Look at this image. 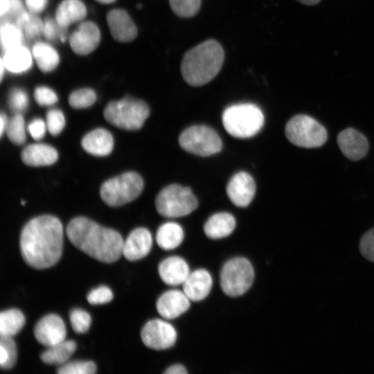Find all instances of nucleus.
<instances>
[{"mask_svg":"<svg viewBox=\"0 0 374 374\" xmlns=\"http://www.w3.org/2000/svg\"><path fill=\"white\" fill-rule=\"evenodd\" d=\"M95 1L103 4H109L114 2L116 0H95Z\"/></svg>","mask_w":374,"mask_h":374,"instance_id":"51","label":"nucleus"},{"mask_svg":"<svg viewBox=\"0 0 374 374\" xmlns=\"http://www.w3.org/2000/svg\"><path fill=\"white\" fill-rule=\"evenodd\" d=\"M158 271L162 281L172 286L182 285L190 273L187 262L177 256L163 260L159 265Z\"/></svg>","mask_w":374,"mask_h":374,"instance_id":"19","label":"nucleus"},{"mask_svg":"<svg viewBox=\"0 0 374 374\" xmlns=\"http://www.w3.org/2000/svg\"><path fill=\"white\" fill-rule=\"evenodd\" d=\"M166 374H186V368L181 364H175L168 367L164 372Z\"/></svg>","mask_w":374,"mask_h":374,"instance_id":"46","label":"nucleus"},{"mask_svg":"<svg viewBox=\"0 0 374 374\" xmlns=\"http://www.w3.org/2000/svg\"><path fill=\"white\" fill-rule=\"evenodd\" d=\"M107 121L119 128L140 129L150 114L148 105L143 100L125 97L109 103L104 109Z\"/></svg>","mask_w":374,"mask_h":374,"instance_id":"5","label":"nucleus"},{"mask_svg":"<svg viewBox=\"0 0 374 374\" xmlns=\"http://www.w3.org/2000/svg\"><path fill=\"white\" fill-rule=\"evenodd\" d=\"M179 143L185 151L207 157L219 152L222 143L218 134L206 125H193L181 132Z\"/></svg>","mask_w":374,"mask_h":374,"instance_id":"10","label":"nucleus"},{"mask_svg":"<svg viewBox=\"0 0 374 374\" xmlns=\"http://www.w3.org/2000/svg\"><path fill=\"white\" fill-rule=\"evenodd\" d=\"M235 224L234 217L229 213H217L205 222L204 231L211 239H221L229 236L233 231Z\"/></svg>","mask_w":374,"mask_h":374,"instance_id":"23","label":"nucleus"},{"mask_svg":"<svg viewBox=\"0 0 374 374\" xmlns=\"http://www.w3.org/2000/svg\"><path fill=\"white\" fill-rule=\"evenodd\" d=\"M264 115L262 110L253 103L232 105L222 114V123L232 136L246 139L256 135L262 127Z\"/></svg>","mask_w":374,"mask_h":374,"instance_id":"4","label":"nucleus"},{"mask_svg":"<svg viewBox=\"0 0 374 374\" xmlns=\"http://www.w3.org/2000/svg\"><path fill=\"white\" fill-rule=\"evenodd\" d=\"M34 335L37 341L44 346L57 344L66 339L64 322L57 314H47L36 323Z\"/></svg>","mask_w":374,"mask_h":374,"instance_id":"12","label":"nucleus"},{"mask_svg":"<svg viewBox=\"0 0 374 374\" xmlns=\"http://www.w3.org/2000/svg\"><path fill=\"white\" fill-rule=\"evenodd\" d=\"M190 301L183 290H168L157 299V310L163 319H174L189 309Z\"/></svg>","mask_w":374,"mask_h":374,"instance_id":"16","label":"nucleus"},{"mask_svg":"<svg viewBox=\"0 0 374 374\" xmlns=\"http://www.w3.org/2000/svg\"><path fill=\"white\" fill-rule=\"evenodd\" d=\"M96 100L95 91L89 88H82L72 92L69 97L71 107L75 109L87 108Z\"/></svg>","mask_w":374,"mask_h":374,"instance_id":"34","label":"nucleus"},{"mask_svg":"<svg viewBox=\"0 0 374 374\" xmlns=\"http://www.w3.org/2000/svg\"><path fill=\"white\" fill-rule=\"evenodd\" d=\"M113 296V293L110 288L103 285L92 290L88 294L87 299L91 305H98L110 302Z\"/></svg>","mask_w":374,"mask_h":374,"instance_id":"40","label":"nucleus"},{"mask_svg":"<svg viewBox=\"0 0 374 374\" xmlns=\"http://www.w3.org/2000/svg\"><path fill=\"white\" fill-rule=\"evenodd\" d=\"M141 337L148 348L165 350L175 344L177 333L174 326L169 322L154 319L144 325L141 332Z\"/></svg>","mask_w":374,"mask_h":374,"instance_id":"11","label":"nucleus"},{"mask_svg":"<svg viewBox=\"0 0 374 374\" xmlns=\"http://www.w3.org/2000/svg\"><path fill=\"white\" fill-rule=\"evenodd\" d=\"M256 193V184L249 173L242 171L235 174L226 186V194L231 202L239 207H246Z\"/></svg>","mask_w":374,"mask_h":374,"instance_id":"14","label":"nucleus"},{"mask_svg":"<svg viewBox=\"0 0 374 374\" xmlns=\"http://www.w3.org/2000/svg\"><path fill=\"white\" fill-rule=\"evenodd\" d=\"M97 367L92 361L77 360L66 362L58 368L59 374H93Z\"/></svg>","mask_w":374,"mask_h":374,"instance_id":"35","label":"nucleus"},{"mask_svg":"<svg viewBox=\"0 0 374 374\" xmlns=\"http://www.w3.org/2000/svg\"><path fill=\"white\" fill-rule=\"evenodd\" d=\"M17 346L12 337L0 336V366L11 368L17 360Z\"/></svg>","mask_w":374,"mask_h":374,"instance_id":"32","label":"nucleus"},{"mask_svg":"<svg viewBox=\"0 0 374 374\" xmlns=\"http://www.w3.org/2000/svg\"><path fill=\"white\" fill-rule=\"evenodd\" d=\"M0 65H1L0 77H1V81H2L3 77L4 71H5V69H6V67H5V65H4V64H3V62L2 61L1 59Z\"/></svg>","mask_w":374,"mask_h":374,"instance_id":"50","label":"nucleus"},{"mask_svg":"<svg viewBox=\"0 0 374 374\" xmlns=\"http://www.w3.org/2000/svg\"><path fill=\"white\" fill-rule=\"evenodd\" d=\"M158 213L169 218L187 215L197 208V200L192 190L179 184H170L163 188L155 201Z\"/></svg>","mask_w":374,"mask_h":374,"instance_id":"6","label":"nucleus"},{"mask_svg":"<svg viewBox=\"0 0 374 374\" xmlns=\"http://www.w3.org/2000/svg\"><path fill=\"white\" fill-rule=\"evenodd\" d=\"M76 350V344L73 340H64L48 347L40 356L42 361L50 365H62L69 359Z\"/></svg>","mask_w":374,"mask_h":374,"instance_id":"27","label":"nucleus"},{"mask_svg":"<svg viewBox=\"0 0 374 374\" xmlns=\"http://www.w3.org/2000/svg\"><path fill=\"white\" fill-rule=\"evenodd\" d=\"M0 15L1 17L6 14L10 8V0H0Z\"/></svg>","mask_w":374,"mask_h":374,"instance_id":"48","label":"nucleus"},{"mask_svg":"<svg viewBox=\"0 0 374 374\" xmlns=\"http://www.w3.org/2000/svg\"><path fill=\"white\" fill-rule=\"evenodd\" d=\"M100 31L93 21L81 22L69 37V45L72 51L80 55L93 52L100 42Z\"/></svg>","mask_w":374,"mask_h":374,"instance_id":"13","label":"nucleus"},{"mask_svg":"<svg viewBox=\"0 0 374 374\" xmlns=\"http://www.w3.org/2000/svg\"><path fill=\"white\" fill-rule=\"evenodd\" d=\"M87 15V8L81 0H64L55 12V21L66 29L71 24L82 21Z\"/></svg>","mask_w":374,"mask_h":374,"instance_id":"24","label":"nucleus"},{"mask_svg":"<svg viewBox=\"0 0 374 374\" xmlns=\"http://www.w3.org/2000/svg\"><path fill=\"white\" fill-rule=\"evenodd\" d=\"M48 0H25V4L29 12L39 13L43 11L47 4Z\"/></svg>","mask_w":374,"mask_h":374,"instance_id":"45","label":"nucleus"},{"mask_svg":"<svg viewBox=\"0 0 374 374\" xmlns=\"http://www.w3.org/2000/svg\"><path fill=\"white\" fill-rule=\"evenodd\" d=\"M253 279V267L250 261L244 257L233 258L226 262L220 276L223 292L231 297L244 294L251 287Z\"/></svg>","mask_w":374,"mask_h":374,"instance_id":"8","label":"nucleus"},{"mask_svg":"<svg viewBox=\"0 0 374 374\" xmlns=\"http://www.w3.org/2000/svg\"><path fill=\"white\" fill-rule=\"evenodd\" d=\"M28 104V97L26 92L22 89L12 88L8 96V105L10 108L16 113L24 111Z\"/></svg>","mask_w":374,"mask_h":374,"instance_id":"38","label":"nucleus"},{"mask_svg":"<svg viewBox=\"0 0 374 374\" xmlns=\"http://www.w3.org/2000/svg\"><path fill=\"white\" fill-rule=\"evenodd\" d=\"M152 242V236L148 229L136 228L123 241V255L129 261L140 260L150 253Z\"/></svg>","mask_w":374,"mask_h":374,"instance_id":"15","label":"nucleus"},{"mask_svg":"<svg viewBox=\"0 0 374 374\" xmlns=\"http://www.w3.org/2000/svg\"><path fill=\"white\" fill-rule=\"evenodd\" d=\"M183 291L191 301H200L210 293L213 278L204 269H198L190 272L182 284Z\"/></svg>","mask_w":374,"mask_h":374,"instance_id":"20","label":"nucleus"},{"mask_svg":"<svg viewBox=\"0 0 374 374\" xmlns=\"http://www.w3.org/2000/svg\"><path fill=\"white\" fill-rule=\"evenodd\" d=\"M70 322L73 330L77 333H85L89 329L91 317L84 310L73 309L69 314Z\"/></svg>","mask_w":374,"mask_h":374,"instance_id":"37","label":"nucleus"},{"mask_svg":"<svg viewBox=\"0 0 374 374\" xmlns=\"http://www.w3.org/2000/svg\"><path fill=\"white\" fill-rule=\"evenodd\" d=\"M169 3L177 16L191 17L198 12L201 0H169Z\"/></svg>","mask_w":374,"mask_h":374,"instance_id":"36","label":"nucleus"},{"mask_svg":"<svg viewBox=\"0 0 374 374\" xmlns=\"http://www.w3.org/2000/svg\"><path fill=\"white\" fill-rule=\"evenodd\" d=\"M25 324V317L18 309H10L0 314V335L13 337Z\"/></svg>","mask_w":374,"mask_h":374,"instance_id":"29","label":"nucleus"},{"mask_svg":"<svg viewBox=\"0 0 374 374\" xmlns=\"http://www.w3.org/2000/svg\"><path fill=\"white\" fill-rule=\"evenodd\" d=\"M337 143L343 154L350 160L362 159L368 150L366 137L353 128H347L337 136Z\"/></svg>","mask_w":374,"mask_h":374,"instance_id":"18","label":"nucleus"},{"mask_svg":"<svg viewBox=\"0 0 374 374\" xmlns=\"http://www.w3.org/2000/svg\"><path fill=\"white\" fill-rule=\"evenodd\" d=\"M107 23L113 38L118 42H130L137 36V28L124 10H110L107 15Z\"/></svg>","mask_w":374,"mask_h":374,"instance_id":"17","label":"nucleus"},{"mask_svg":"<svg viewBox=\"0 0 374 374\" xmlns=\"http://www.w3.org/2000/svg\"><path fill=\"white\" fill-rule=\"evenodd\" d=\"M184 238V230L180 224L168 222L161 225L156 233L159 247L164 250H171L179 247Z\"/></svg>","mask_w":374,"mask_h":374,"instance_id":"26","label":"nucleus"},{"mask_svg":"<svg viewBox=\"0 0 374 374\" xmlns=\"http://www.w3.org/2000/svg\"><path fill=\"white\" fill-rule=\"evenodd\" d=\"M143 189L139 174L127 172L104 182L100 193L102 199L110 206H119L137 198Z\"/></svg>","mask_w":374,"mask_h":374,"instance_id":"7","label":"nucleus"},{"mask_svg":"<svg viewBox=\"0 0 374 374\" xmlns=\"http://www.w3.org/2000/svg\"><path fill=\"white\" fill-rule=\"evenodd\" d=\"M46 127L48 131L53 136L60 134L65 125L63 113L56 109H51L46 114Z\"/></svg>","mask_w":374,"mask_h":374,"instance_id":"39","label":"nucleus"},{"mask_svg":"<svg viewBox=\"0 0 374 374\" xmlns=\"http://www.w3.org/2000/svg\"><path fill=\"white\" fill-rule=\"evenodd\" d=\"M66 235L76 248L98 261L112 263L123 255L124 240L121 234L89 218L77 217L71 220L66 227Z\"/></svg>","mask_w":374,"mask_h":374,"instance_id":"2","label":"nucleus"},{"mask_svg":"<svg viewBox=\"0 0 374 374\" xmlns=\"http://www.w3.org/2000/svg\"><path fill=\"white\" fill-rule=\"evenodd\" d=\"M34 97L37 103L41 106L52 105L57 101L55 92L45 86L37 87L34 91Z\"/></svg>","mask_w":374,"mask_h":374,"instance_id":"42","label":"nucleus"},{"mask_svg":"<svg viewBox=\"0 0 374 374\" xmlns=\"http://www.w3.org/2000/svg\"><path fill=\"white\" fill-rule=\"evenodd\" d=\"M224 58V50L217 41H204L184 55L181 63L182 77L191 86H202L217 75Z\"/></svg>","mask_w":374,"mask_h":374,"instance_id":"3","label":"nucleus"},{"mask_svg":"<svg viewBox=\"0 0 374 374\" xmlns=\"http://www.w3.org/2000/svg\"><path fill=\"white\" fill-rule=\"evenodd\" d=\"M15 24L27 39H35L42 34L44 22L35 13L24 10L18 16Z\"/></svg>","mask_w":374,"mask_h":374,"instance_id":"30","label":"nucleus"},{"mask_svg":"<svg viewBox=\"0 0 374 374\" xmlns=\"http://www.w3.org/2000/svg\"><path fill=\"white\" fill-rule=\"evenodd\" d=\"M24 35L17 24L1 21L0 30L1 48L3 52L22 44Z\"/></svg>","mask_w":374,"mask_h":374,"instance_id":"31","label":"nucleus"},{"mask_svg":"<svg viewBox=\"0 0 374 374\" xmlns=\"http://www.w3.org/2000/svg\"><path fill=\"white\" fill-rule=\"evenodd\" d=\"M32 58V52L22 44L3 52V56L1 57L6 69L13 73H21L29 70L33 63Z\"/></svg>","mask_w":374,"mask_h":374,"instance_id":"25","label":"nucleus"},{"mask_svg":"<svg viewBox=\"0 0 374 374\" xmlns=\"http://www.w3.org/2000/svg\"><path fill=\"white\" fill-rule=\"evenodd\" d=\"M66 30L61 27L56 21L46 19L44 21L42 34L48 40H54L60 38L63 42L66 39L64 31Z\"/></svg>","mask_w":374,"mask_h":374,"instance_id":"41","label":"nucleus"},{"mask_svg":"<svg viewBox=\"0 0 374 374\" xmlns=\"http://www.w3.org/2000/svg\"><path fill=\"white\" fill-rule=\"evenodd\" d=\"M296 1L300 2L302 4H305L307 6H314L319 3L321 1V0H296Z\"/></svg>","mask_w":374,"mask_h":374,"instance_id":"49","label":"nucleus"},{"mask_svg":"<svg viewBox=\"0 0 374 374\" xmlns=\"http://www.w3.org/2000/svg\"><path fill=\"white\" fill-rule=\"evenodd\" d=\"M32 55L39 69L44 73L54 70L60 62L57 51L47 43H35L32 48Z\"/></svg>","mask_w":374,"mask_h":374,"instance_id":"28","label":"nucleus"},{"mask_svg":"<svg viewBox=\"0 0 374 374\" xmlns=\"http://www.w3.org/2000/svg\"><path fill=\"white\" fill-rule=\"evenodd\" d=\"M359 250L365 258L374 262V228L362 236L359 242Z\"/></svg>","mask_w":374,"mask_h":374,"instance_id":"43","label":"nucleus"},{"mask_svg":"<svg viewBox=\"0 0 374 374\" xmlns=\"http://www.w3.org/2000/svg\"><path fill=\"white\" fill-rule=\"evenodd\" d=\"M8 119L7 116L4 113L1 114L0 116V134L3 136V132L6 131Z\"/></svg>","mask_w":374,"mask_h":374,"instance_id":"47","label":"nucleus"},{"mask_svg":"<svg viewBox=\"0 0 374 374\" xmlns=\"http://www.w3.org/2000/svg\"><path fill=\"white\" fill-rule=\"evenodd\" d=\"M63 226L59 219L43 215L31 219L23 227L19 240L21 254L29 266L46 269L55 265L63 249Z\"/></svg>","mask_w":374,"mask_h":374,"instance_id":"1","label":"nucleus"},{"mask_svg":"<svg viewBox=\"0 0 374 374\" xmlns=\"http://www.w3.org/2000/svg\"><path fill=\"white\" fill-rule=\"evenodd\" d=\"M21 160L29 166H49L58 158L57 150L44 143H34L26 146L21 152Z\"/></svg>","mask_w":374,"mask_h":374,"instance_id":"22","label":"nucleus"},{"mask_svg":"<svg viewBox=\"0 0 374 374\" xmlns=\"http://www.w3.org/2000/svg\"><path fill=\"white\" fill-rule=\"evenodd\" d=\"M46 128V124L41 118L33 120L28 126L30 134L35 140H40L44 137Z\"/></svg>","mask_w":374,"mask_h":374,"instance_id":"44","label":"nucleus"},{"mask_svg":"<svg viewBox=\"0 0 374 374\" xmlns=\"http://www.w3.org/2000/svg\"><path fill=\"white\" fill-rule=\"evenodd\" d=\"M5 132L10 141L15 144L21 145L25 142V122L20 113H16L8 120Z\"/></svg>","mask_w":374,"mask_h":374,"instance_id":"33","label":"nucleus"},{"mask_svg":"<svg viewBox=\"0 0 374 374\" xmlns=\"http://www.w3.org/2000/svg\"><path fill=\"white\" fill-rule=\"evenodd\" d=\"M81 145L87 152L92 155L106 156L113 149L114 139L107 130L98 128L87 133L82 138Z\"/></svg>","mask_w":374,"mask_h":374,"instance_id":"21","label":"nucleus"},{"mask_svg":"<svg viewBox=\"0 0 374 374\" xmlns=\"http://www.w3.org/2000/svg\"><path fill=\"white\" fill-rule=\"evenodd\" d=\"M285 135L292 144L305 148L320 147L328 138L326 128L313 118L304 114L296 115L287 122Z\"/></svg>","mask_w":374,"mask_h":374,"instance_id":"9","label":"nucleus"}]
</instances>
